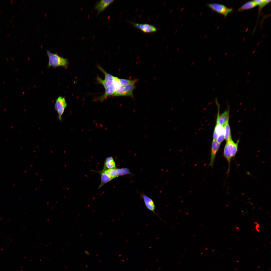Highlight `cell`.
<instances>
[{"label":"cell","mask_w":271,"mask_h":271,"mask_svg":"<svg viewBox=\"0 0 271 271\" xmlns=\"http://www.w3.org/2000/svg\"><path fill=\"white\" fill-rule=\"evenodd\" d=\"M47 54L49 58L48 66L56 67L58 66L66 67L68 64L67 59L61 57L57 54L51 53L47 50Z\"/></svg>","instance_id":"1"},{"label":"cell","mask_w":271,"mask_h":271,"mask_svg":"<svg viewBox=\"0 0 271 271\" xmlns=\"http://www.w3.org/2000/svg\"><path fill=\"white\" fill-rule=\"evenodd\" d=\"M138 80H132V82L128 85L121 86L111 96H133V91L135 88V84Z\"/></svg>","instance_id":"2"},{"label":"cell","mask_w":271,"mask_h":271,"mask_svg":"<svg viewBox=\"0 0 271 271\" xmlns=\"http://www.w3.org/2000/svg\"><path fill=\"white\" fill-rule=\"evenodd\" d=\"M207 6L213 11L226 17L233 10L232 8L227 7L225 5L217 3H209Z\"/></svg>","instance_id":"3"},{"label":"cell","mask_w":271,"mask_h":271,"mask_svg":"<svg viewBox=\"0 0 271 271\" xmlns=\"http://www.w3.org/2000/svg\"><path fill=\"white\" fill-rule=\"evenodd\" d=\"M66 106L67 103L64 98L60 96L56 99L55 104L54 107L58 114V119L60 120H61V116L63 114Z\"/></svg>","instance_id":"4"},{"label":"cell","mask_w":271,"mask_h":271,"mask_svg":"<svg viewBox=\"0 0 271 271\" xmlns=\"http://www.w3.org/2000/svg\"><path fill=\"white\" fill-rule=\"evenodd\" d=\"M135 28L142 32L147 33H154L157 31V29L154 25L147 23H139L132 22H130Z\"/></svg>","instance_id":"5"},{"label":"cell","mask_w":271,"mask_h":271,"mask_svg":"<svg viewBox=\"0 0 271 271\" xmlns=\"http://www.w3.org/2000/svg\"><path fill=\"white\" fill-rule=\"evenodd\" d=\"M121 86L119 85L117 82L114 78L113 83L105 89L104 94L99 97L97 99L98 100L102 101L107 97L110 95L111 96L113 95L115 91Z\"/></svg>","instance_id":"6"},{"label":"cell","mask_w":271,"mask_h":271,"mask_svg":"<svg viewBox=\"0 0 271 271\" xmlns=\"http://www.w3.org/2000/svg\"><path fill=\"white\" fill-rule=\"evenodd\" d=\"M221 144V143L218 142L216 140L213 139L211 145V158L209 164V166H211L212 167L213 166L216 155Z\"/></svg>","instance_id":"7"},{"label":"cell","mask_w":271,"mask_h":271,"mask_svg":"<svg viewBox=\"0 0 271 271\" xmlns=\"http://www.w3.org/2000/svg\"><path fill=\"white\" fill-rule=\"evenodd\" d=\"M216 101V103L218 105V107L216 123L224 126L227 121L229 120V110H226L224 112L220 114L219 112L220 106L217 100Z\"/></svg>","instance_id":"8"},{"label":"cell","mask_w":271,"mask_h":271,"mask_svg":"<svg viewBox=\"0 0 271 271\" xmlns=\"http://www.w3.org/2000/svg\"><path fill=\"white\" fill-rule=\"evenodd\" d=\"M142 197L145 205L147 209L151 211L160 220H162V219L155 212V210L156 207L153 200L151 198L145 194L142 195Z\"/></svg>","instance_id":"9"},{"label":"cell","mask_w":271,"mask_h":271,"mask_svg":"<svg viewBox=\"0 0 271 271\" xmlns=\"http://www.w3.org/2000/svg\"><path fill=\"white\" fill-rule=\"evenodd\" d=\"M114 1L113 0H101L96 4L95 8L97 10L98 13L104 11L108 6Z\"/></svg>","instance_id":"10"},{"label":"cell","mask_w":271,"mask_h":271,"mask_svg":"<svg viewBox=\"0 0 271 271\" xmlns=\"http://www.w3.org/2000/svg\"><path fill=\"white\" fill-rule=\"evenodd\" d=\"M226 143L229 152L232 158L235 156L237 152L236 144L232 140V138H230L227 141Z\"/></svg>","instance_id":"11"},{"label":"cell","mask_w":271,"mask_h":271,"mask_svg":"<svg viewBox=\"0 0 271 271\" xmlns=\"http://www.w3.org/2000/svg\"><path fill=\"white\" fill-rule=\"evenodd\" d=\"M102 170L113 179L121 175L120 169L115 168L111 169H106L103 168Z\"/></svg>","instance_id":"12"},{"label":"cell","mask_w":271,"mask_h":271,"mask_svg":"<svg viewBox=\"0 0 271 271\" xmlns=\"http://www.w3.org/2000/svg\"><path fill=\"white\" fill-rule=\"evenodd\" d=\"M224 126L216 123L213 133V139L217 140L218 137L222 134L225 135Z\"/></svg>","instance_id":"13"},{"label":"cell","mask_w":271,"mask_h":271,"mask_svg":"<svg viewBox=\"0 0 271 271\" xmlns=\"http://www.w3.org/2000/svg\"><path fill=\"white\" fill-rule=\"evenodd\" d=\"M116 164L112 157H108L105 160L104 168L109 169L115 168Z\"/></svg>","instance_id":"14"},{"label":"cell","mask_w":271,"mask_h":271,"mask_svg":"<svg viewBox=\"0 0 271 271\" xmlns=\"http://www.w3.org/2000/svg\"><path fill=\"white\" fill-rule=\"evenodd\" d=\"M254 1L247 2L243 5L238 10V12L248 10L253 8L257 6Z\"/></svg>","instance_id":"15"},{"label":"cell","mask_w":271,"mask_h":271,"mask_svg":"<svg viewBox=\"0 0 271 271\" xmlns=\"http://www.w3.org/2000/svg\"><path fill=\"white\" fill-rule=\"evenodd\" d=\"M101 175L100 184L99 187V188L111 180L113 179L111 177L106 174L102 170L100 171Z\"/></svg>","instance_id":"16"},{"label":"cell","mask_w":271,"mask_h":271,"mask_svg":"<svg viewBox=\"0 0 271 271\" xmlns=\"http://www.w3.org/2000/svg\"><path fill=\"white\" fill-rule=\"evenodd\" d=\"M229 120H228L224 126L225 129V139L227 141L231 138V130L229 123Z\"/></svg>","instance_id":"17"},{"label":"cell","mask_w":271,"mask_h":271,"mask_svg":"<svg viewBox=\"0 0 271 271\" xmlns=\"http://www.w3.org/2000/svg\"><path fill=\"white\" fill-rule=\"evenodd\" d=\"M97 79L98 82L103 85L105 89L113 84L114 82V79L111 80H102L99 77H97Z\"/></svg>","instance_id":"18"},{"label":"cell","mask_w":271,"mask_h":271,"mask_svg":"<svg viewBox=\"0 0 271 271\" xmlns=\"http://www.w3.org/2000/svg\"><path fill=\"white\" fill-rule=\"evenodd\" d=\"M114 79L117 81L119 85L121 86H125L131 83L132 80L120 79L114 77Z\"/></svg>","instance_id":"19"},{"label":"cell","mask_w":271,"mask_h":271,"mask_svg":"<svg viewBox=\"0 0 271 271\" xmlns=\"http://www.w3.org/2000/svg\"><path fill=\"white\" fill-rule=\"evenodd\" d=\"M257 6H258L260 9H261L271 2L270 0H254Z\"/></svg>","instance_id":"20"},{"label":"cell","mask_w":271,"mask_h":271,"mask_svg":"<svg viewBox=\"0 0 271 271\" xmlns=\"http://www.w3.org/2000/svg\"><path fill=\"white\" fill-rule=\"evenodd\" d=\"M98 68L105 75V79L107 80H113L114 77L111 74L107 73L104 69L99 66H98Z\"/></svg>","instance_id":"21"},{"label":"cell","mask_w":271,"mask_h":271,"mask_svg":"<svg viewBox=\"0 0 271 271\" xmlns=\"http://www.w3.org/2000/svg\"><path fill=\"white\" fill-rule=\"evenodd\" d=\"M225 139V135L222 134L219 136L216 141L219 143H221Z\"/></svg>","instance_id":"22"},{"label":"cell","mask_w":271,"mask_h":271,"mask_svg":"<svg viewBox=\"0 0 271 271\" xmlns=\"http://www.w3.org/2000/svg\"><path fill=\"white\" fill-rule=\"evenodd\" d=\"M249 81H249L248 80L246 81V83H248V82H249Z\"/></svg>","instance_id":"23"},{"label":"cell","mask_w":271,"mask_h":271,"mask_svg":"<svg viewBox=\"0 0 271 271\" xmlns=\"http://www.w3.org/2000/svg\"><path fill=\"white\" fill-rule=\"evenodd\" d=\"M250 72H248V73H247V75H249V74H250Z\"/></svg>","instance_id":"24"},{"label":"cell","mask_w":271,"mask_h":271,"mask_svg":"<svg viewBox=\"0 0 271 271\" xmlns=\"http://www.w3.org/2000/svg\"><path fill=\"white\" fill-rule=\"evenodd\" d=\"M218 74H219V73H217V74H216V76H217V75H218Z\"/></svg>","instance_id":"25"},{"label":"cell","mask_w":271,"mask_h":271,"mask_svg":"<svg viewBox=\"0 0 271 271\" xmlns=\"http://www.w3.org/2000/svg\"><path fill=\"white\" fill-rule=\"evenodd\" d=\"M239 81V80H237V81H236V82H237H237H238Z\"/></svg>","instance_id":"26"}]
</instances>
